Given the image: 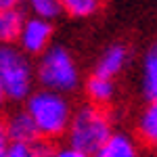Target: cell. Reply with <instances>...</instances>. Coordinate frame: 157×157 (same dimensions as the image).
Returning a JSON list of instances; mask_svg holds the SVG:
<instances>
[{"mask_svg":"<svg viewBox=\"0 0 157 157\" xmlns=\"http://www.w3.org/2000/svg\"><path fill=\"white\" fill-rule=\"evenodd\" d=\"M23 109L29 113L42 138H59L67 134V128L73 117V109L69 105L67 94H59L46 88L34 90L25 101Z\"/></svg>","mask_w":157,"mask_h":157,"instance_id":"6da1fadb","label":"cell"},{"mask_svg":"<svg viewBox=\"0 0 157 157\" xmlns=\"http://www.w3.org/2000/svg\"><path fill=\"white\" fill-rule=\"evenodd\" d=\"M36 65L17 44L0 46V86L9 101H27L36 84Z\"/></svg>","mask_w":157,"mask_h":157,"instance_id":"7a4b0ae2","label":"cell"},{"mask_svg":"<svg viewBox=\"0 0 157 157\" xmlns=\"http://www.w3.org/2000/svg\"><path fill=\"white\" fill-rule=\"evenodd\" d=\"M113 134L111 117L98 105H84L73 111L71 124L67 128V145L94 155Z\"/></svg>","mask_w":157,"mask_h":157,"instance_id":"3957f363","label":"cell"},{"mask_svg":"<svg viewBox=\"0 0 157 157\" xmlns=\"http://www.w3.org/2000/svg\"><path fill=\"white\" fill-rule=\"evenodd\" d=\"M36 80L46 90L69 94L80 86V69L65 46H50L36 63Z\"/></svg>","mask_w":157,"mask_h":157,"instance_id":"277c9868","label":"cell"},{"mask_svg":"<svg viewBox=\"0 0 157 157\" xmlns=\"http://www.w3.org/2000/svg\"><path fill=\"white\" fill-rule=\"evenodd\" d=\"M52 40V23L48 19H42V17H27L23 21V27L19 32V40H17V46L27 52L29 57H40L44 55L46 50L52 46L50 44Z\"/></svg>","mask_w":157,"mask_h":157,"instance_id":"5b68a950","label":"cell"},{"mask_svg":"<svg viewBox=\"0 0 157 157\" xmlns=\"http://www.w3.org/2000/svg\"><path fill=\"white\" fill-rule=\"evenodd\" d=\"M128 61H130V50H128V46L121 44V42H113V44H109L107 48L101 52V57L97 59V63H94V73L113 80V78H117L126 69Z\"/></svg>","mask_w":157,"mask_h":157,"instance_id":"8992f818","label":"cell"},{"mask_svg":"<svg viewBox=\"0 0 157 157\" xmlns=\"http://www.w3.org/2000/svg\"><path fill=\"white\" fill-rule=\"evenodd\" d=\"M4 130L9 134L11 143H34L40 138L36 126H34V121H32L29 113L25 109L13 111L4 121Z\"/></svg>","mask_w":157,"mask_h":157,"instance_id":"52a82bcc","label":"cell"},{"mask_svg":"<svg viewBox=\"0 0 157 157\" xmlns=\"http://www.w3.org/2000/svg\"><path fill=\"white\" fill-rule=\"evenodd\" d=\"M92 157H140V151L130 134L113 132L109 136V140Z\"/></svg>","mask_w":157,"mask_h":157,"instance_id":"ba28073f","label":"cell"},{"mask_svg":"<svg viewBox=\"0 0 157 157\" xmlns=\"http://www.w3.org/2000/svg\"><path fill=\"white\" fill-rule=\"evenodd\" d=\"M86 97L90 98L92 105H107L111 98L115 97V84L111 78H103V75H97L92 73L88 80H86Z\"/></svg>","mask_w":157,"mask_h":157,"instance_id":"9c48e42d","label":"cell"},{"mask_svg":"<svg viewBox=\"0 0 157 157\" xmlns=\"http://www.w3.org/2000/svg\"><path fill=\"white\" fill-rule=\"evenodd\" d=\"M140 86H143V94L149 101H157V42L149 48L143 59Z\"/></svg>","mask_w":157,"mask_h":157,"instance_id":"30bf717a","label":"cell"},{"mask_svg":"<svg viewBox=\"0 0 157 157\" xmlns=\"http://www.w3.org/2000/svg\"><path fill=\"white\" fill-rule=\"evenodd\" d=\"M136 130L145 143L157 147V101H149L145 105L136 120Z\"/></svg>","mask_w":157,"mask_h":157,"instance_id":"8fae6325","label":"cell"},{"mask_svg":"<svg viewBox=\"0 0 157 157\" xmlns=\"http://www.w3.org/2000/svg\"><path fill=\"white\" fill-rule=\"evenodd\" d=\"M23 21L25 17L19 13V9H13V11L0 9V46L13 44L19 40V32L23 27Z\"/></svg>","mask_w":157,"mask_h":157,"instance_id":"7c38bea8","label":"cell"},{"mask_svg":"<svg viewBox=\"0 0 157 157\" xmlns=\"http://www.w3.org/2000/svg\"><path fill=\"white\" fill-rule=\"evenodd\" d=\"M55 149H50L46 143H11L6 157H52Z\"/></svg>","mask_w":157,"mask_h":157,"instance_id":"4fadbf2b","label":"cell"},{"mask_svg":"<svg viewBox=\"0 0 157 157\" xmlns=\"http://www.w3.org/2000/svg\"><path fill=\"white\" fill-rule=\"evenodd\" d=\"M103 0H61L63 11L73 19H88L101 9Z\"/></svg>","mask_w":157,"mask_h":157,"instance_id":"5bb4252c","label":"cell"},{"mask_svg":"<svg viewBox=\"0 0 157 157\" xmlns=\"http://www.w3.org/2000/svg\"><path fill=\"white\" fill-rule=\"evenodd\" d=\"M25 2H27L34 17H42V19H48V21L57 19L59 13L63 11L61 0H25Z\"/></svg>","mask_w":157,"mask_h":157,"instance_id":"9a60e30c","label":"cell"},{"mask_svg":"<svg viewBox=\"0 0 157 157\" xmlns=\"http://www.w3.org/2000/svg\"><path fill=\"white\" fill-rule=\"evenodd\" d=\"M52 157H92V155H88V153H84V151H80V149H75L71 145H65V147L55 149Z\"/></svg>","mask_w":157,"mask_h":157,"instance_id":"2e32d148","label":"cell"},{"mask_svg":"<svg viewBox=\"0 0 157 157\" xmlns=\"http://www.w3.org/2000/svg\"><path fill=\"white\" fill-rule=\"evenodd\" d=\"M9 145H11L9 134H6V130H4V124H0V157H6Z\"/></svg>","mask_w":157,"mask_h":157,"instance_id":"e0dca14e","label":"cell"},{"mask_svg":"<svg viewBox=\"0 0 157 157\" xmlns=\"http://www.w3.org/2000/svg\"><path fill=\"white\" fill-rule=\"evenodd\" d=\"M23 0H0V9L2 11H13V9H19Z\"/></svg>","mask_w":157,"mask_h":157,"instance_id":"ac0fdd59","label":"cell"},{"mask_svg":"<svg viewBox=\"0 0 157 157\" xmlns=\"http://www.w3.org/2000/svg\"><path fill=\"white\" fill-rule=\"evenodd\" d=\"M9 98H6V94H4V90H2V86H0V111L4 109V103H6Z\"/></svg>","mask_w":157,"mask_h":157,"instance_id":"d6986e66","label":"cell"},{"mask_svg":"<svg viewBox=\"0 0 157 157\" xmlns=\"http://www.w3.org/2000/svg\"><path fill=\"white\" fill-rule=\"evenodd\" d=\"M155 151H157V147H155Z\"/></svg>","mask_w":157,"mask_h":157,"instance_id":"ffe728a7","label":"cell"}]
</instances>
